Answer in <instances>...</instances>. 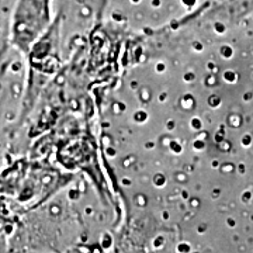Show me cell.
<instances>
[{
    "label": "cell",
    "instance_id": "6da1fadb",
    "mask_svg": "<svg viewBox=\"0 0 253 253\" xmlns=\"http://www.w3.org/2000/svg\"><path fill=\"white\" fill-rule=\"evenodd\" d=\"M51 0H18L13 14V42L21 51H27L45 31L49 21Z\"/></svg>",
    "mask_w": 253,
    "mask_h": 253
}]
</instances>
